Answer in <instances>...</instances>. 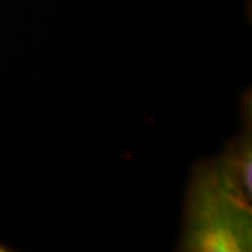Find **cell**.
<instances>
[{
    "instance_id": "obj_1",
    "label": "cell",
    "mask_w": 252,
    "mask_h": 252,
    "mask_svg": "<svg viewBox=\"0 0 252 252\" xmlns=\"http://www.w3.org/2000/svg\"><path fill=\"white\" fill-rule=\"evenodd\" d=\"M251 118L221 158L195 167L182 251H251Z\"/></svg>"
},
{
    "instance_id": "obj_2",
    "label": "cell",
    "mask_w": 252,
    "mask_h": 252,
    "mask_svg": "<svg viewBox=\"0 0 252 252\" xmlns=\"http://www.w3.org/2000/svg\"><path fill=\"white\" fill-rule=\"evenodd\" d=\"M8 251H10V248H7L5 244L0 243V252H8Z\"/></svg>"
}]
</instances>
